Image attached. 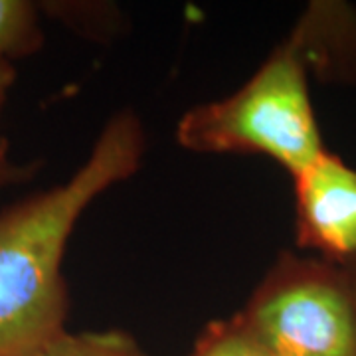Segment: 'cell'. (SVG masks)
Here are the masks:
<instances>
[{
    "label": "cell",
    "mask_w": 356,
    "mask_h": 356,
    "mask_svg": "<svg viewBox=\"0 0 356 356\" xmlns=\"http://www.w3.org/2000/svg\"><path fill=\"white\" fill-rule=\"evenodd\" d=\"M145 129L121 109L72 177L0 210V356H40L70 315L64 257L77 222L143 165Z\"/></svg>",
    "instance_id": "6da1fadb"
},
{
    "label": "cell",
    "mask_w": 356,
    "mask_h": 356,
    "mask_svg": "<svg viewBox=\"0 0 356 356\" xmlns=\"http://www.w3.org/2000/svg\"><path fill=\"white\" fill-rule=\"evenodd\" d=\"M311 70L291 34L226 97L196 103L178 119L177 143L200 154H257L289 177L325 153Z\"/></svg>",
    "instance_id": "7a4b0ae2"
},
{
    "label": "cell",
    "mask_w": 356,
    "mask_h": 356,
    "mask_svg": "<svg viewBox=\"0 0 356 356\" xmlns=\"http://www.w3.org/2000/svg\"><path fill=\"white\" fill-rule=\"evenodd\" d=\"M271 356H356V287L346 267L281 252L240 313Z\"/></svg>",
    "instance_id": "3957f363"
},
{
    "label": "cell",
    "mask_w": 356,
    "mask_h": 356,
    "mask_svg": "<svg viewBox=\"0 0 356 356\" xmlns=\"http://www.w3.org/2000/svg\"><path fill=\"white\" fill-rule=\"evenodd\" d=\"M291 180L297 248L339 266L355 261V166L327 149Z\"/></svg>",
    "instance_id": "277c9868"
},
{
    "label": "cell",
    "mask_w": 356,
    "mask_h": 356,
    "mask_svg": "<svg viewBox=\"0 0 356 356\" xmlns=\"http://www.w3.org/2000/svg\"><path fill=\"white\" fill-rule=\"evenodd\" d=\"M309 70L329 79H356V10L344 2H313L289 32Z\"/></svg>",
    "instance_id": "5b68a950"
},
{
    "label": "cell",
    "mask_w": 356,
    "mask_h": 356,
    "mask_svg": "<svg viewBox=\"0 0 356 356\" xmlns=\"http://www.w3.org/2000/svg\"><path fill=\"white\" fill-rule=\"evenodd\" d=\"M42 6L32 0H0V60L16 62L44 48Z\"/></svg>",
    "instance_id": "8992f818"
},
{
    "label": "cell",
    "mask_w": 356,
    "mask_h": 356,
    "mask_svg": "<svg viewBox=\"0 0 356 356\" xmlns=\"http://www.w3.org/2000/svg\"><path fill=\"white\" fill-rule=\"evenodd\" d=\"M40 356H151L125 331L62 332Z\"/></svg>",
    "instance_id": "52a82bcc"
},
{
    "label": "cell",
    "mask_w": 356,
    "mask_h": 356,
    "mask_svg": "<svg viewBox=\"0 0 356 356\" xmlns=\"http://www.w3.org/2000/svg\"><path fill=\"white\" fill-rule=\"evenodd\" d=\"M188 356H271L238 315L208 323Z\"/></svg>",
    "instance_id": "ba28073f"
},
{
    "label": "cell",
    "mask_w": 356,
    "mask_h": 356,
    "mask_svg": "<svg viewBox=\"0 0 356 356\" xmlns=\"http://www.w3.org/2000/svg\"><path fill=\"white\" fill-rule=\"evenodd\" d=\"M16 65L13 62H4L0 60V117H2V109L8 102V93L13 89L14 81H16ZM14 163L10 156V143L8 139L0 133V168H6Z\"/></svg>",
    "instance_id": "9c48e42d"
},
{
    "label": "cell",
    "mask_w": 356,
    "mask_h": 356,
    "mask_svg": "<svg viewBox=\"0 0 356 356\" xmlns=\"http://www.w3.org/2000/svg\"><path fill=\"white\" fill-rule=\"evenodd\" d=\"M40 170H42V163L40 161H24V163L14 161L10 166L0 168V188L24 184V182L36 177Z\"/></svg>",
    "instance_id": "30bf717a"
},
{
    "label": "cell",
    "mask_w": 356,
    "mask_h": 356,
    "mask_svg": "<svg viewBox=\"0 0 356 356\" xmlns=\"http://www.w3.org/2000/svg\"><path fill=\"white\" fill-rule=\"evenodd\" d=\"M346 271L350 273V277H353V283H355V287H356V259L355 261H350V264H346Z\"/></svg>",
    "instance_id": "8fae6325"
}]
</instances>
